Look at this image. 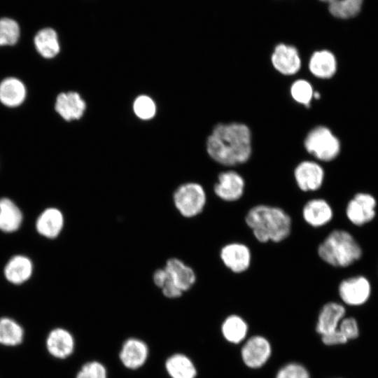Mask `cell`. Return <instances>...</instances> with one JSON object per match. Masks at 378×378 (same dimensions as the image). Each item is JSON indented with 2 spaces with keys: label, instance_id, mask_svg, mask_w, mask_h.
I'll return each mask as SVG.
<instances>
[{
  "label": "cell",
  "instance_id": "6da1fadb",
  "mask_svg": "<svg viewBox=\"0 0 378 378\" xmlns=\"http://www.w3.org/2000/svg\"><path fill=\"white\" fill-rule=\"evenodd\" d=\"M206 148L210 158L226 167L246 162L252 153L251 132L244 123H218L207 137Z\"/></svg>",
  "mask_w": 378,
  "mask_h": 378
},
{
  "label": "cell",
  "instance_id": "7a4b0ae2",
  "mask_svg": "<svg viewBox=\"0 0 378 378\" xmlns=\"http://www.w3.org/2000/svg\"><path fill=\"white\" fill-rule=\"evenodd\" d=\"M244 222L261 244L281 243L290 237L293 229L290 215L280 206L267 204L251 206L245 214Z\"/></svg>",
  "mask_w": 378,
  "mask_h": 378
},
{
  "label": "cell",
  "instance_id": "3957f363",
  "mask_svg": "<svg viewBox=\"0 0 378 378\" xmlns=\"http://www.w3.org/2000/svg\"><path fill=\"white\" fill-rule=\"evenodd\" d=\"M316 253L327 265L337 268L351 266L363 255L360 245L347 230L335 229L318 244Z\"/></svg>",
  "mask_w": 378,
  "mask_h": 378
},
{
  "label": "cell",
  "instance_id": "277c9868",
  "mask_svg": "<svg viewBox=\"0 0 378 378\" xmlns=\"http://www.w3.org/2000/svg\"><path fill=\"white\" fill-rule=\"evenodd\" d=\"M305 150L316 159L323 162L335 160L340 153L339 139L326 126L318 125L312 128L304 141Z\"/></svg>",
  "mask_w": 378,
  "mask_h": 378
},
{
  "label": "cell",
  "instance_id": "5b68a950",
  "mask_svg": "<svg viewBox=\"0 0 378 378\" xmlns=\"http://www.w3.org/2000/svg\"><path fill=\"white\" fill-rule=\"evenodd\" d=\"M173 199L176 208L186 218H193L200 214L207 202L204 187L196 182L181 185L175 190Z\"/></svg>",
  "mask_w": 378,
  "mask_h": 378
},
{
  "label": "cell",
  "instance_id": "8992f818",
  "mask_svg": "<svg viewBox=\"0 0 378 378\" xmlns=\"http://www.w3.org/2000/svg\"><path fill=\"white\" fill-rule=\"evenodd\" d=\"M337 292L344 304L360 306L370 299L372 286L366 276L356 275L342 279L338 285Z\"/></svg>",
  "mask_w": 378,
  "mask_h": 378
},
{
  "label": "cell",
  "instance_id": "52a82bcc",
  "mask_svg": "<svg viewBox=\"0 0 378 378\" xmlns=\"http://www.w3.org/2000/svg\"><path fill=\"white\" fill-rule=\"evenodd\" d=\"M219 257L223 265L234 274L246 272L252 263V252L250 247L241 241H230L220 249Z\"/></svg>",
  "mask_w": 378,
  "mask_h": 378
},
{
  "label": "cell",
  "instance_id": "ba28073f",
  "mask_svg": "<svg viewBox=\"0 0 378 378\" xmlns=\"http://www.w3.org/2000/svg\"><path fill=\"white\" fill-rule=\"evenodd\" d=\"M377 200L368 192H358L349 200L345 208L348 220L356 226L371 222L376 216Z\"/></svg>",
  "mask_w": 378,
  "mask_h": 378
},
{
  "label": "cell",
  "instance_id": "9c48e42d",
  "mask_svg": "<svg viewBox=\"0 0 378 378\" xmlns=\"http://www.w3.org/2000/svg\"><path fill=\"white\" fill-rule=\"evenodd\" d=\"M246 182L237 172L229 169L220 172L214 186L216 196L225 202L232 203L240 200L245 192Z\"/></svg>",
  "mask_w": 378,
  "mask_h": 378
},
{
  "label": "cell",
  "instance_id": "30bf717a",
  "mask_svg": "<svg viewBox=\"0 0 378 378\" xmlns=\"http://www.w3.org/2000/svg\"><path fill=\"white\" fill-rule=\"evenodd\" d=\"M293 176L298 188L302 192H315L323 184L325 171L318 162L304 160L295 167Z\"/></svg>",
  "mask_w": 378,
  "mask_h": 378
},
{
  "label": "cell",
  "instance_id": "8fae6325",
  "mask_svg": "<svg viewBox=\"0 0 378 378\" xmlns=\"http://www.w3.org/2000/svg\"><path fill=\"white\" fill-rule=\"evenodd\" d=\"M302 217L309 226L320 228L332 221L334 211L331 204L326 199L313 197L304 204L302 208Z\"/></svg>",
  "mask_w": 378,
  "mask_h": 378
},
{
  "label": "cell",
  "instance_id": "7c38bea8",
  "mask_svg": "<svg viewBox=\"0 0 378 378\" xmlns=\"http://www.w3.org/2000/svg\"><path fill=\"white\" fill-rule=\"evenodd\" d=\"M271 353L269 341L259 335L250 337L242 346L241 352L243 362L251 368H259L264 365Z\"/></svg>",
  "mask_w": 378,
  "mask_h": 378
},
{
  "label": "cell",
  "instance_id": "4fadbf2b",
  "mask_svg": "<svg viewBox=\"0 0 378 378\" xmlns=\"http://www.w3.org/2000/svg\"><path fill=\"white\" fill-rule=\"evenodd\" d=\"M273 67L280 74L291 76L297 74L301 68V59L296 48L279 43L271 55Z\"/></svg>",
  "mask_w": 378,
  "mask_h": 378
},
{
  "label": "cell",
  "instance_id": "5bb4252c",
  "mask_svg": "<svg viewBox=\"0 0 378 378\" xmlns=\"http://www.w3.org/2000/svg\"><path fill=\"white\" fill-rule=\"evenodd\" d=\"M149 354L148 345L141 339L130 337L122 344L119 358L124 367L137 370L144 365Z\"/></svg>",
  "mask_w": 378,
  "mask_h": 378
},
{
  "label": "cell",
  "instance_id": "9a60e30c",
  "mask_svg": "<svg viewBox=\"0 0 378 378\" xmlns=\"http://www.w3.org/2000/svg\"><path fill=\"white\" fill-rule=\"evenodd\" d=\"M46 346L48 353L57 359H65L70 356L75 349V340L66 329L56 328L48 335Z\"/></svg>",
  "mask_w": 378,
  "mask_h": 378
},
{
  "label": "cell",
  "instance_id": "2e32d148",
  "mask_svg": "<svg viewBox=\"0 0 378 378\" xmlns=\"http://www.w3.org/2000/svg\"><path fill=\"white\" fill-rule=\"evenodd\" d=\"M55 109L66 121L79 120L84 115L86 104L76 92H61L56 98Z\"/></svg>",
  "mask_w": 378,
  "mask_h": 378
},
{
  "label": "cell",
  "instance_id": "e0dca14e",
  "mask_svg": "<svg viewBox=\"0 0 378 378\" xmlns=\"http://www.w3.org/2000/svg\"><path fill=\"white\" fill-rule=\"evenodd\" d=\"M345 315L346 309L342 303L335 301L326 302L320 309L316 326V332L323 335L337 330Z\"/></svg>",
  "mask_w": 378,
  "mask_h": 378
},
{
  "label": "cell",
  "instance_id": "ac0fdd59",
  "mask_svg": "<svg viewBox=\"0 0 378 378\" xmlns=\"http://www.w3.org/2000/svg\"><path fill=\"white\" fill-rule=\"evenodd\" d=\"M164 270L170 280L183 292L190 290L196 283L197 276L193 269L178 258L167 260Z\"/></svg>",
  "mask_w": 378,
  "mask_h": 378
},
{
  "label": "cell",
  "instance_id": "d6986e66",
  "mask_svg": "<svg viewBox=\"0 0 378 378\" xmlns=\"http://www.w3.org/2000/svg\"><path fill=\"white\" fill-rule=\"evenodd\" d=\"M309 69L312 74L318 78L329 79L337 71V59L330 50L315 51L309 59Z\"/></svg>",
  "mask_w": 378,
  "mask_h": 378
},
{
  "label": "cell",
  "instance_id": "ffe728a7",
  "mask_svg": "<svg viewBox=\"0 0 378 378\" xmlns=\"http://www.w3.org/2000/svg\"><path fill=\"white\" fill-rule=\"evenodd\" d=\"M27 97L26 86L15 77H8L0 83V102L9 108L21 105Z\"/></svg>",
  "mask_w": 378,
  "mask_h": 378
},
{
  "label": "cell",
  "instance_id": "44dd1931",
  "mask_svg": "<svg viewBox=\"0 0 378 378\" xmlns=\"http://www.w3.org/2000/svg\"><path fill=\"white\" fill-rule=\"evenodd\" d=\"M64 226L62 213L56 208L45 209L38 217L36 222L37 232L49 239L57 237Z\"/></svg>",
  "mask_w": 378,
  "mask_h": 378
},
{
  "label": "cell",
  "instance_id": "7402d4cb",
  "mask_svg": "<svg viewBox=\"0 0 378 378\" xmlns=\"http://www.w3.org/2000/svg\"><path fill=\"white\" fill-rule=\"evenodd\" d=\"M6 279L14 284H20L27 281L33 272V264L27 256L17 255L11 258L4 268Z\"/></svg>",
  "mask_w": 378,
  "mask_h": 378
},
{
  "label": "cell",
  "instance_id": "603a6c76",
  "mask_svg": "<svg viewBox=\"0 0 378 378\" xmlns=\"http://www.w3.org/2000/svg\"><path fill=\"white\" fill-rule=\"evenodd\" d=\"M34 44L38 53L46 59L54 58L60 52L57 33L51 27L38 31L34 38Z\"/></svg>",
  "mask_w": 378,
  "mask_h": 378
},
{
  "label": "cell",
  "instance_id": "cb8c5ba5",
  "mask_svg": "<svg viewBox=\"0 0 378 378\" xmlns=\"http://www.w3.org/2000/svg\"><path fill=\"white\" fill-rule=\"evenodd\" d=\"M164 368L171 378H195L197 369L192 360L186 355L176 353L165 360Z\"/></svg>",
  "mask_w": 378,
  "mask_h": 378
},
{
  "label": "cell",
  "instance_id": "d4e9b609",
  "mask_svg": "<svg viewBox=\"0 0 378 378\" xmlns=\"http://www.w3.org/2000/svg\"><path fill=\"white\" fill-rule=\"evenodd\" d=\"M22 222V214L10 199H0V230L13 232L18 230Z\"/></svg>",
  "mask_w": 378,
  "mask_h": 378
},
{
  "label": "cell",
  "instance_id": "484cf974",
  "mask_svg": "<svg viewBox=\"0 0 378 378\" xmlns=\"http://www.w3.org/2000/svg\"><path fill=\"white\" fill-rule=\"evenodd\" d=\"M221 332L225 339L229 342L239 344L243 341L248 332V325L240 316L232 314L223 321Z\"/></svg>",
  "mask_w": 378,
  "mask_h": 378
},
{
  "label": "cell",
  "instance_id": "4316f807",
  "mask_svg": "<svg viewBox=\"0 0 378 378\" xmlns=\"http://www.w3.org/2000/svg\"><path fill=\"white\" fill-rule=\"evenodd\" d=\"M24 336L23 328L9 317L0 318V344L15 346L20 344Z\"/></svg>",
  "mask_w": 378,
  "mask_h": 378
},
{
  "label": "cell",
  "instance_id": "83f0119b",
  "mask_svg": "<svg viewBox=\"0 0 378 378\" xmlns=\"http://www.w3.org/2000/svg\"><path fill=\"white\" fill-rule=\"evenodd\" d=\"M328 3L330 13L335 17L348 19L360 12L363 0H320Z\"/></svg>",
  "mask_w": 378,
  "mask_h": 378
},
{
  "label": "cell",
  "instance_id": "f1b7e54d",
  "mask_svg": "<svg viewBox=\"0 0 378 378\" xmlns=\"http://www.w3.org/2000/svg\"><path fill=\"white\" fill-rule=\"evenodd\" d=\"M20 36V28L15 20L0 18V47L16 44Z\"/></svg>",
  "mask_w": 378,
  "mask_h": 378
},
{
  "label": "cell",
  "instance_id": "f546056e",
  "mask_svg": "<svg viewBox=\"0 0 378 378\" xmlns=\"http://www.w3.org/2000/svg\"><path fill=\"white\" fill-rule=\"evenodd\" d=\"M314 90L311 83L304 79L295 80L290 89L292 98L298 103L309 107L314 95Z\"/></svg>",
  "mask_w": 378,
  "mask_h": 378
},
{
  "label": "cell",
  "instance_id": "4dcf8cb0",
  "mask_svg": "<svg viewBox=\"0 0 378 378\" xmlns=\"http://www.w3.org/2000/svg\"><path fill=\"white\" fill-rule=\"evenodd\" d=\"M134 114L144 120L152 119L156 114L157 107L153 99L149 96H138L133 103Z\"/></svg>",
  "mask_w": 378,
  "mask_h": 378
},
{
  "label": "cell",
  "instance_id": "1f68e13d",
  "mask_svg": "<svg viewBox=\"0 0 378 378\" xmlns=\"http://www.w3.org/2000/svg\"><path fill=\"white\" fill-rule=\"evenodd\" d=\"M76 378H108L106 367L97 360L88 361L78 371Z\"/></svg>",
  "mask_w": 378,
  "mask_h": 378
},
{
  "label": "cell",
  "instance_id": "d6a6232c",
  "mask_svg": "<svg viewBox=\"0 0 378 378\" xmlns=\"http://www.w3.org/2000/svg\"><path fill=\"white\" fill-rule=\"evenodd\" d=\"M276 378H311L307 370L296 363H288L277 372Z\"/></svg>",
  "mask_w": 378,
  "mask_h": 378
},
{
  "label": "cell",
  "instance_id": "836d02e7",
  "mask_svg": "<svg viewBox=\"0 0 378 378\" xmlns=\"http://www.w3.org/2000/svg\"><path fill=\"white\" fill-rule=\"evenodd\" d=\"M338 329L347 340H355L359 336V328L354 317H344L340 322Z\"/></svg>",
  "mask_w": 378,
  "mask_h": 378
},
{
  "label": "cell",
  "instance_id": "e575fe53",
  "mask_svg": "<svg viewBox=\"0 0 378 378\" xmlns=\"http://www.w3.org/2000/svg\"><path fill=\"white\" fill-rule=\"evenodd\" d=\"M323 344L328 346L343 344L347 342V340L337 328V330L321 335Z\"/></svg>",
  "mask_w": 378,
  "mask_h": 378
},
{
  "label": "cell",
  "instance_id": "d590c367",
  "mask_svg": "<svg viewBox=\"0 0 378 378\" xmlns=\"http://www.w3.org/2000/svg\"><path fill=\"white\" fill-rule=\"evenodd\" d=\"M162 294L168 298H177L181 297L183 292L176 286L169 278L161 288Z\"/></svg>",
  "mask_w": 378,
  "mask_h": 378
},
{
  "label": "cell",
  "instance_id": "8d00e7d4",
  "mask_svg": "<svg viewBox=\"0 0 378 378\" xmlns=\"http://www.w3.org/2000/svg\"><path fill=\"white\" fill-rule=\"evenodd\" d=\"M167 279L168 274L164 268L158 269L153 274V281L155 284L160 288L163 286Z\"/></svg>",
  "mask_w": 378,
  "mask_h": 378
},
{
  "label": "cell",
  "instance_id": "74e56055",
  "mask_svg": "<svg viewBox=\"0 0 378 378\" xmlns=\"http://www.w3.org/2000/svg\"><path fill=\"white\" fill-rule=\"evenodd\" d=\"M321 97L320 94L318 92H314V95H313V98H315L316 99H319Z\"/></svg>",
  "mask_w": 378,
  "mask_h": 378
}]
</instances>
